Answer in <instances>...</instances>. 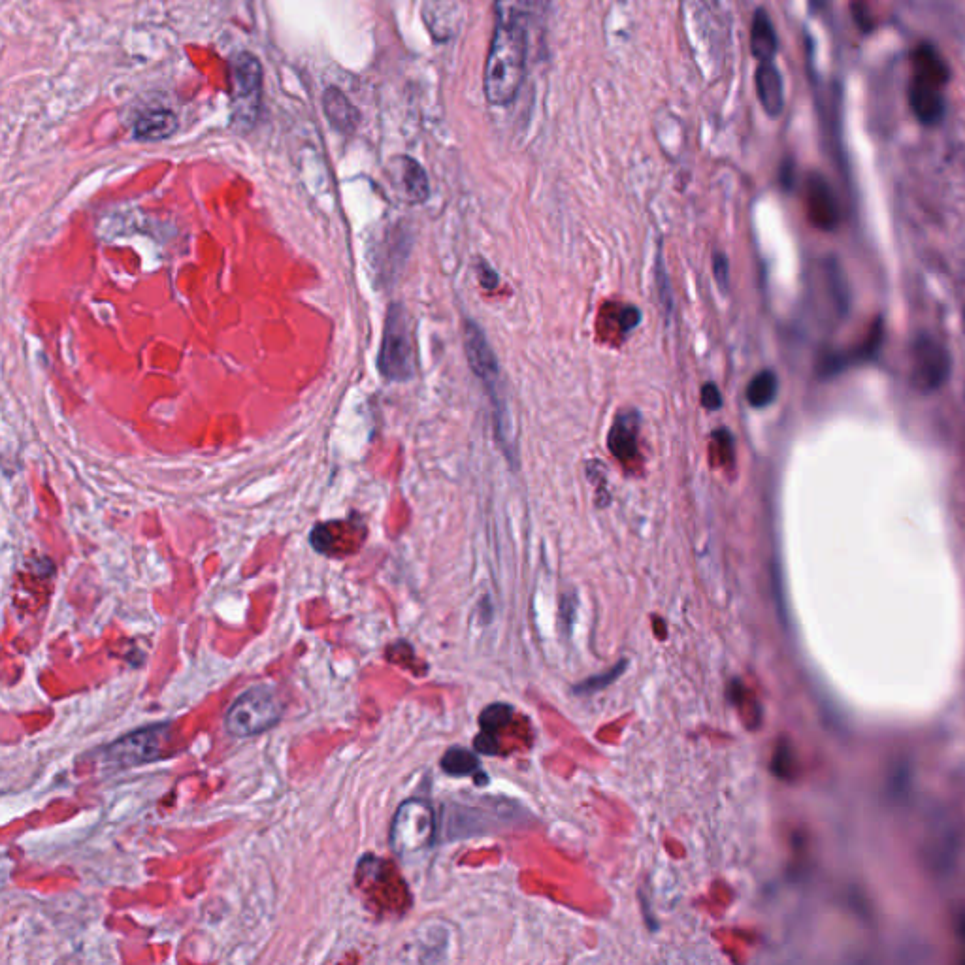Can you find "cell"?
<instances>
[{
	"label": "cell",
	"mask_w": 965,
	"mask_h": 965,
	"mask_svg": "<svg viewBox=\"0 0 965 965\" xmlns=\"http://www.w3.org/2000/svg\"><path fill=\"white\" fill-rule=\"evenodd\" d=\"M532 16L494 6V31L485 65V97L492 106H509L523 85Z\"/></svg>",
	"instance_id": "6da1fadb"
},
{
	"label": "cell",
	"mask_w": 965,
	"mask_h": 965,
	"mask_svg": "<svg viewBox=\"0 0 965 965\" xmlns=\"http://www.w3.org/2000/svg\"><path fill=\"white\" fill-rule=\"evenodd\" d=\"M911 70L909 108L920 125L935 127L947 115L945 89L950 83V65L932 42H920L911 53Z\"/></svg>",
	"instance_id": "7a4b0ae2"
},
{
	"label": "cell",
	"mask_w": 965,
	"mask_h": 965,
	"mask_svg": "<svg viewBox=\"0 0 965 965\" xmlns=\"http://www.w3.org/2000/svg\"><path fill=\"white\" fill-rule=\"evenodd\" d=\"M283 717V705L270 687L249 688L234 704L225 717V730L238 739L259 736L274 728Z\"/></svg>",
	"instance_id": "3957f363"
},
{
	"label": "cell",
	"mask_w": 965,
	"mask_h": 965,
	"mask_svg": "<svg viewBox=\"0 0 965 965\" xmlns=\"http://www.w3.org/2000/svg\"><path fill=\"white\" fill-rule=\"evenodd\" d=\"M377 366L383 377L391 381H408L415 376L413 332L402 304H393L389 310Z\"/></svg>",
	"instance_id": "277c9868"
},
{
	"label": "cell",
	"mask_w": 965,
	"mask_h": 965,
	"mask_svg": "<svg viewBox=\"0 0 965 965\" xmlns=\"http://www.w3.org/2000/svg\"><path fill=\"white\" fill-rule=\"evenodd\" d=\"M436 835V818L430 803L411 798L402 803L394 813L391 824V849L396 856H413L425 851Z\"/></svg>",
	"instance_id": "5b68a950"
},
{
	"label": "cell",
	"mask_w": 965,
	"mask_h": 965,
	"mask_svg": "<svg viewBox=\"0 0 965 965\" xmlns=\"http://www.w3.org/2000/svg\"><path fill=\"white\" fill-rule=\"evenodd\" d=\"M232 119L240 129H251L257 121L262 93L261 61L242 51L232 59Z\"/></svg>",
	"instance_id": "8992f818"
},
{
	"label": "cell",
	"mask_w": 965,
	"mask_h": 965,
	"mask_svg": "<svg viewBox=\"0 0 965 965\" xmlns=\"http://www.w3.org/2000/svg\"><path fill=\"white\" fill-rule=\"evenodd\" d=\"M168 736V724L148 726L132 734L119 737L104 749V762L114 768L129 769L144 766L161 758V747Z\"/></svg>",
	"instance_id": "52a82bcc"
},
{
	"label": "cell",
	"mask_w": 965,
	"mask_h": 965,
	"mask_svg": "<svg viewBox=\"0 0 965 965\" xmlns=\"http://www.w3.org/2000/svg\"><path fill=\"white\" fill-rule=\"evenodd\" d=\"M950 374L947 349L933 336L920 334L911 345V381L918 391L932 393L939 389Z\"/></svg>",
	"instance_id": "ba28073f"
},
{
	"label": "cell",
	"mask_w": 965,
	"mask_h": 965,
	"mask_svg": "<svg viewBox=\"0 0 965 965\" xmlns=\"http://www.w3.org/2000/svg\"><path fill=\"white\" fill-rule=\"evenodd\" d=\"M464 351H466V359H468L472 372L489 389L492 404H494V413H496V423H498L500 417H504V411H506V406H502V400H500V394H498V387H500L498 385L500 383L498 360H496V355L492 351L485 332L472 321H468L466 327H464Z\"/></svg>",
	"instance_id": "9c48e42d"
},
{
	"label": "cell",
	"mask_w": 965,
	"mask_h": 965,
	"mask_svg": "<svg viewBox=\"0 0 965 965\" xmlns=\"http://www.w3.org/2000/svg\"><path fill=\"white\" fill-rule=\"evenodd\" d=\"M366 540V526L360 521H330L317 524L311 532V547L325 557L355 555Z\"/></svg>",
	"instance_id": "30bf717a"
},
{
	"label": "cell",
	"mask_w": 965,
	"mask_h": 965,
	"mask_svg": "<svg viewBox=\"0 0 965 965\" xmlns=\"http://www.w3.org/2000/svg\"><path fill=\"white\" fill-rule=\"evenodd\" d=\"M805 208L811 223L817 229L830 232L837 227L839 206H837L832 185L818 172L809 174L805 180Z\"/></svg>",
	"instance_id": "8fae6325"
},
{
	"label": "cell",
	"mask_w": 965,
	"mask_h": 965,
	"mask_svg": "<svg viewBox=\"0 0 965 965\" xmlns=\"http://www.w3.org/2000/svg\"><path fill=\"white\" fill-rule=\"evenodd\" d=\"M639 423L641 419L638 411L626 409L615 417L611 425L607 445L613 457L619 458L621 462H630L638 455Z\"/></svg>",
	"instance_id": "7c38bea8"
},
{
	"label": "cell",
	"mask_w": 965,
	"mask_h": 965,
	"mask_svg": "<svg viewBox=\"0 0 965 965\" xmlns=\"http://www.w3.org/2000/svg\"><path fill=\"white\" fill-rule=\"evenodd\" d=\"M756 93L762 108L771 117H779L785 110V89L783 78L773 61L758 63L756 68Z\"/></svg>",
	"instance_id": "4fadbf2b"
},
{
	"label": "cell",
	"mask_w": 965,
	"mask_h": 965,
	"mask_svg": "<svg viewBox=\"0 0 965 965\" xmlns=\"http://www.w3.org/2000/svg\"><path fill=\"white\" fill-rule=\"evenodd\" d=\"M323 110L327 115L328 123L336 131L349 134V132L355 131L357 125H359L357 108L351 104V100L347 99L338 87H328L325 91Z\"/></svg>",
	"instance_id": "5bb4252c"
},
{
	"label": "cell",
	"mask_w": 965,
	"mask_h": 965,
	"mask_svg": "<svg viewBox=\"0 0 965 965\" xmlns=\"http://www.w3.org/2000/svg\"><path fill=\"white\" fill-rule=\"evenodd\" d=\"M178 117L170 110H149L134 123V138L142 142H159L178 131Z\"/></svg>",
	"instance_id": "9a60e30c"
},
{
	"label": "cell",
	"mask_w": 965,
	"mask_h": 965,
	"mask_svg": "<svg viewBox=\"0 0 965 965\" xmlns=\"http://www.w3.org/2000/svg\"><path fill=\"white\" fill-rule=\"evenodd\" d=\"M881 340H883V328H881V323H877L864 344L858 345L856 349L847 351V353L826 357L824 362L820 364V372L826 374V376H834L852 362H864V360L873 359L879 345H881Z\"/></svg>",
	"instance_id": "2e32d148"
},
{
	"label": "cell",
	"mask_w": 965,
	"mask_h": 965,
	"mask_svg": "<svg viewBox=\"0 0 965 965\" xmlns=\"http://www.w3.org/2000/svg\"><path fill=\"white\" fill-rule=\"evenodd\" d=\"M777 33L766 10H756L751 25V50L758 63L773 61L777 53Z\"/></svg>",
	"instance_id": "e0dca14e"
},
{
	"label": "cell",
	"mask_w": 965,
	"mask_h": 965,
	"mask_svg": "<svg viewBox=\"0 0 965 965\" xmlns=\"http://www.w3.org/2000/svg\"><path fill=\"white\" fill-rule=\"evenodd\" d=\"M400 180L404 193L411 202L421 204L430 195V185L423 166L409 157H400Z\"/></svg>",
	"instance_id": "ac0fdd59"
},
{
	"label": "cell",
	"mask_w": 965,
	"mask_h": 965,
	"mask_svg": "<svg viewBox=\"0 0 965 965\" xmlns=\"http://www.w3.org/2000/svg\"><path fill=\"white\" fill-rule=\"evenodd\" d=\"M779 391V379L771 372L764 370L758 376L753 377V381L747 387V402L753 408H766L769 406Z\"/></svg>",
	"instance_id": "d6986e66"
},
{
	"label": "cell",
	"mask_w": 965,
	"mask_h": 965,
	"mask_svg": "<svg viewBox=\"0 0 965 965\" xmlns=\"http://www.w3.org/2000/svg\"><path fill=\"white\" fill-rule=\"evenodd\" d=\"M442 769L451 777H468L479 771V760L464 747H453L443 754Z\"/></svg>",
	"instance_id": "ffe728a7"
},
{
	"label": "cell",
	"mask_w": 965,
	"mask_h": 965,
	"mask_svg": "<svg viewBox=\"0 0 965 965\" xmlns=\"http://www.w3.org/2000/svg\"><path fill=\"white\" fill-rule=\"evenodd\" d=\"M513 719V707L508 704H492L485 707V711L479 715L481 730L496 734L504 730Z\"/></svg>",
	"instance_id": "44dd1931"
},
{
	"label": "cell",
	"mask_w": 965,
	"mask_h": 965,
	"mask_svg": "<svg viewBox=\"0 0 965 965\" xmlns=\"http://www.w3.org/2000/svg\"><path fill=\"white\" fill-rule=\"evenodd\" d=\"M626 666H628V662L622 660L613 670H607L606 673L594 675V677L587 679L585 683L577 685L573 690H575L577 694H592V692H598V690H602V688L609 687V685L621 675L622 671L626 670Z\"/></svg>",
	"instance_id": "7402d4cb"
},
{
	"label": "cell",
	"mask_w": 965,
	"mask_h": 965,
	"mask_svg": "<svg viewBox=\"0 0 965 965\" xmlns=\"http://www.w3.org/2000/svg\"><path fill=\"white\" fill-rule=\"evenodd\" d=\"M713 274H715V281L719 285L720 291L722 293H728V281H730V264H728V257L724 253L717 251L713 255Z\"/></svg>",
	"instance_id": "603a6c76"
},
{
	"label": "cell",
	"mask_w": 965,
	"mask_h": 965,
	"mask_svg": "<svg viewBox=\"0 0 965 965\" xmlns=\"http://www.w3.org/2000/svg\"><path fill=\"white\" fill-rule=\"evenodd\" d=\"M702 404L707 411H717L722 406V396H720L719 387L715 383H705L704 389H702Z\"/></svg>",
	"instance_id": "cb8c5ba5"
},
{
	"label": "cell",
	"mask_w": 965,
	"mask_h": 965,
	"mask_svg": "<svg viewBox=\"0 0 965 965\" xmlns=\"http://www.w3.org/2000/svg\"><path fill=\"white\" fill-rule=\"evenodd\" d=\"M474 747L477 753L489 754V756L498 753V749H500V747H498V741L494 739V734L485 732V730H481V734L475 737Z\"/></svg>",
	"instance_id": "d4e9b609"
},
{
	"label": "cell",
	"mask_w": 965,
	"mask_h": 965,
	"mask_svg": "<svg viewBox=\"0 0 965 965\" xmlns=\"http://www.w3.org/2000/svg\"><path fill=\"white\" fill-rule=\"evenodd\" d=\"M852 16L856 19L858 27L864 29V31H871L873 29V16H871V10L867 8L864 2H854L852 4Z\"/></svg>",
	"instance_id": "484cf974"
},
{
	"label": "cell",
	"mask_w": 965,
	"mask_h": 965,
	"mask_svg": "<svg viewBox=\"0 0 965 965\" xmlns=\"http://www.w3.org/2000/svg\"><path fill=\"white\" fill-rule=\"evenodd\" d=\"M656 283H658V289H660V296H662V300H664L666 308H668V311H670L671 306H673V302H671L670 285H668L666 272H664V268H662V261H658V279H656Z\"/></svg>",
	"instance_id": "4316f807"
},
{
	"label": "cell",
	"mask_w": 965,
	"mask_h": 965,
	"mask_svg": "<svg viewBox=\"0 0 965 965\" xmlns=\"http://www.w3.org/2000/svg\"><path fill=\"white\" fill-rule=\"evenodd\" d=\"M781 183H783V187H786V189H790V187L794 185V164H783V170H781Z\"/></svg>",
	"instance_id": "83f0119b"
},
{
	"label": "cell",
	"mask_w": 965,
	"mask_h": 965,
	"mask_svg": "<svg viewBox=\"0 0 965 965\" xmlns=\"http://www.w3.org/2000/svg\"><path fill=\"white\" fill-rule=\"evenodd\" d=\"M513 2H517V4H523V6H526V8H530V10H534V12H538V8H540L541 0H513Z\"/></svg>",
	"instance_id": "f1b7e54d"
}]
</instances>
